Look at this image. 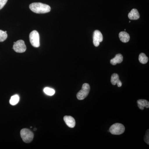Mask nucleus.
Returning <instances> with one entry per match:
<instances>
[{
	"instance_id": "18",
	"label": "nucleus",
	"mask_w": 149,
	"mask_h": 149,
	"mask_svg": "<svg viewBox=\"0 0 149 149\" xmlns=\"http://www.w3.org/2000/svg\"><path fill=\"white\" fill-rule=\"evenodd\" d=\"M7 1L8 0H0V10L3 8Z\"/></svg>"
},
{
	"instance_id": "4",
	"label": "nucleus",
	"mask_w": 149,
	"mask_h": 149,
	"mask_svg": "<svg viewBox=\"0 0 149 149\" xmlns=\"http://www.w3.org/2000/svg\"><path fill=\"white\" fill-rule=\"evenodd\" d=\"M91 87L88 83H84L82 86V89L77 93V99L79 100L85 99L90 93Z\"/></svg>"
},
{
	"instance_id": "5",
	"label": "nucleus",
	"mask_w": 149,
	"mask_h": 149,
	"mask_svg": "<svg viewBox=\"0 0 149 149\" xmlns=\"http://www.w3.org/2000/svg\"><path fill=\"white\" fill-rule=\"evenodd\" d=\"M30 43L34 47H39L40 46V35L36 30L32 31L29 35Z\"/></svg>"
},
{
	"instance_id": "3",
	"label": "nucleus",
	"mask_w": 149,
	"mask_h": 149,
	"mask_svg": "<svg viewBox=\"0 0 149 149\" xmlns=\"http://www.w3.org/2000/svg\"><path fill=\"white\" fill-rule=\"evenodd\" d=\"M20 136L23 141L25 143L32 142L34 138V134L31 130L27 128H23L20 131Z\"/></svg>"
},
{
	"instance_id": "6",
	"label": "nucleus",
	"mask_w": 149,
	"mask_h": 149,
	"mask_svg": "<svg viewBox=\"0 0 149 149\" xmlns=\"http://www.w3.org/2000/svg\"><path fill=\"white\" fill-rule=\"evenodd\" d=\"M13 49L16 52L22 53L26 51L27 47L24 41L22 40H19L14 42Z\"/></svg>"
},
{
	"instance_id": "2",
	"label": "nucleus",
	"mask_w": 149,
	"mask_h": 149,
	"mask_svg": "<svg viewBox=\"0 0 149 149\" xmlns=\"http://www.w3.org/2000/svg\"><path fill=\"white\" fill-rule=\"evenodd\" d=\"M125 130V128L124 125L121 123H116L110 127L108 131L113 135H119L124 133Z\"/></svg>"
},
{
	"instance_id": "16",
	"label": "nucleus",
	"mask_w": 149,
	"mask_h": 149,
	"mask_svg": "<svg viewBox=\"0 0 149 149\" xmlns=\"http://www.w3.org/2000/svg\"><path fill=\"white\" fill-rule=\"evenodd\" d=\"M44 92L46 95L49 96H53L55 93V91L52 88L47 87L44 89Z\"/></svg>"
},
{
	"instance_id": "10",
	"label": "nucleus",
	"mask_w": 149,
	"mask_h": 149,
	"mask_svg": "<svg viewBox=\"0 0 149 149\" xmlns=\"http://www.w3.org/2000/svg\"><path fill=\"white\" fill-rule=\"evenodd\" d=\"M128 17L131 20H137L140 18V15L137 9H133L128 14Z\"/></svg>"
},
{
	"instance_id": "19",
	"label": "nucleus",
	"mask_w": 149,
	"mask_h": 149,
	"mask_svg": "<svg viewBox=\"0 0 149 149\" xmlns=\"http://www.w3.org/2000/svg\"><path fill=\"white\" fill-rule=\"evenodd\" d=\"M144 141L147 143L148 145H149V130H147L146 135L144 137Z\"/></svg>"
},
{
	"instance_id": "17",
	"label": "nucleus",
	"mask_w": 149,
	"mask_h": 149,
	"mask_svg": "<svg viewBox=\"0 0 149 149\" xmlns=\"http://www.w3.org/2000/svg\"><path fill=\"white\" fill-rule=\"evenodd\" d=\"M8 35L5 31L0 30V42H3L6 40Z\"/></svg>"
},
{
	"instance_id": "14",
	"label": "nucleus",
	"mask_w": 149,
	"mask_h": 149,
	"mask_svg": "<svg viewBox=\"0 0 149 149\" xmlns=\"http://www.w3.org/2000/svg\"><path fill=\"white\" fill-rule=\"evenodd\" d=\"M139 61L142 64H146L148 61V58L145 54L142 53L139 56Z\"/></svg>"
},
{
	"instance_id": "8",
	"label": "nucleus",
	"mask_w": 149,
	"mask_h": 149,
	"mask_svg": "<svg viewBox=\"0 0 149 149\" xmlns=\"http://www.w3.org/2000/svg\"><path fill=\"white\" fill-rule=\"evenodd\" d=\"M63 119L66 125L70 128H73L75 126V120L72 116H65L63 118Z\"/></svg>"
},
{
	"instance_id": "15",
	"label": "nucleus",
	"mask_w": 149,
	"mask_h": 149,
	"mask_svg": "<svg viewBox=\"0 0 149 149\" xmlns=\"http://www.w3.org/2000/svg\"><path fill=\"white\" fill-rule=\"evenodd\" d=\"M19 100V96L17 95H14L12 96L11 97L10 100V103L12 105H15L18 103Z\"/></svg>"
},
{
	"instance_id": "11",
	"label": "nucleus",
	"mask_w": 149,
	"mask_h": 149,
	"mask_svg": "<svg viewBox=\"0 0 149 149\" xmlns=\"http://www.w3.org/2000/svg\"><path fill=\"white\" fill-rule=\"evenodd\" d=\"M123 61V56L121 54H117L114 58L110 60V63L113 65H116L118 63H120Z\"/></svg>"
},
{
	"instance_id": "12",
	"label": "nucleus",
	"mask_w": 149,
	"mask_h": 149,
	"mask_svg": "<svg viewBox=\"0 0 149 149\" xmlns=\"http://www.w3.org/2000/svg\"><path fill=\"white\" fill-rule=\"evenodd\" d=\"M119 39L120 41L123 42H128L130 39V35L127 32H121L119 34Z\"/></svg>"
},
{
	"instance_id": "9",
	"label": "nucleus",
	"mask_w": 149,
	"mask_h": 149,
	"mask_svg": "<svg viewBox=\"0 0 149 149\" xmlns=\"http://www.w3.org/2000/svg\"><path fill=\"white\" fill-rule=\"evenodd\" d=\"M111 82L113 85H115L117 84L118 87H120L122 86V83L119 80V76L116 73H113L112 74Z\"/></svg>"
},
{
	"instance_id": "7",
	"label": "nucleus",
	"mask_w": 149,
	"mask_h": 149,
	"mask_svg": "<svg viewBox=\"0 0 149 149\" xmlns=\"http://www.w3.org/2000/svg\"><path fill=\"white\" fill-rule=\"evenodd\" d=\"M93 44L96 47H98L100 43L102 42L103 37L100 31L96 30L94 31L93 36Z\"/></svg>"
},
{
	"instance_id": "1",
	"label": "nucleus",
	"mask_w": 149,
	"mask_h": 149,
	"mask_svg": "<svg viewBox=\"0 0 149 149\" xmlns=\"http://www.w3.org/2000/svg\"><path fill=\"white\" fill-rule=\"evenodd\" d=\"M29 8L32 12L37 14L47 13L51 10L49 6L41 3H32L29 5Z\"/></svg>"
},
{
	"instance_id": "20",
	"label": "nucleus",
	"mask_w": 149,
	"mask_h": 149,
	"mask_svg": "<svg viewBox=\"0 0 149 149\" xmlns=\"http://www.w3.org/2000/svg\"><path fill=\"white\" fill-rule=\"evenodd\" d=\"M37 130V129H36V128H35V129H34V130Z\"/></svg>"
},
{
	"instance_id": "13",
	"label": "nucleus",
	"mask_w": 149,
	"mask_h": 149,
	"mask_svg": "<svg viewBox=\"0 0 149 149\" xmlns=\"http://www.w3.org/2000/svg\"><path fill=\"white\" fill-rule=\"evenodd\" d=\"M138 107L141 110H143L144 107L149 108V102L148 101L145 100H139L137 101Z\"/></svg>"
}]
</instances>
